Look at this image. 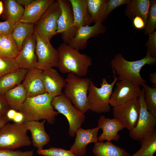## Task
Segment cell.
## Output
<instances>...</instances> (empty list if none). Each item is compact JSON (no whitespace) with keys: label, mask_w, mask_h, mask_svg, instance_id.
Wrapping results in <instances>:
<instances>
[{"label":"cell","mask_w":156,"mask_h":156,"mask_svg":"<svg viewBox=\"0 0 156 156\" xmlns=\"http://www.w3.org/2000/svg\"><path fill=\"white\" fill-rule=\"evenodd\" d=\"M57 50L59 54L57 68L61 73H72L81 77L87 75L88 68L92 64L91 57L80 53L64 42Z\"/></svg>","instance_id":"obj_1"},{"label":"cell","mask_w":156,"mask_h":156,"mask_svg":"<svg viewBox=\"0 0 156 156\" xmlns=\"http://www.w3.org/2000/svg\"><path fill=\"white\" fill-rule=\"evenodd\" d=\"M53 97L45 93L36 96L27 98L21 107L24 122L45 120L51 124L55 123L59 113L55 111L51 104Z\"/></svg>","instance_id":"obj_2"},{"label":"cell","mask_w":156,"mask_h":156,"mask_svg":"<svg viewBox=\"0 0 156 156\" xmlns=\"http://www.w3.org/2000/svg\"><path fill=\"white\" fill-rule=\"evenodd\" d=\"M156 62V58L146 54L144 57L138 60L129 61L122 55H115L111 61L112 70L118 75V80L127 79L140 86L146 83V81L141 76L140 71L145 65H153Z\"/></svg>","instance_id":"obj_3"},{"label":"cell","mask_w":156,"mask_h":156,"mask_svg":"<svg viewBox=\"0 0 156 156\" xmlns=\"http://www.w3.org/2000/svg\"><path fill=\"white\" fill-rule=\"evenodd\" d=\"M64 94L73 105L84 114L89 109L88 92L91 80L69 73L65 79Z\"/></svg>","instance_id":"obj_4"},{"label":"cell","mask_w":156,"mask_h":156,"mask_svg":"<svg viewBox=\"0 0 156 156\" xmlns=\"http://www.w3.org/2000/svg\"><path fill=\"white\" fill-rule=\"evenodd\" d=\"M114 79L111 83H109L105 78L102 79L100 87L98 88L91 81L88 89V100L89 109L98 114L105 113L109 112L111 106L110 98L113 89L118 77L116 75L114 71L112 70Z\"/></svg>","instance_id":"obj_5"},{"label":"cell","mask_w":156,"mask_h":156,"mask_svg":"<svg viewBox=\"0 0 156 156\" xmlns=\"http://www.w3.org/2000/svg\"><path fill=\"white\" fill-rule=\"evenodd\" d=\"M28 131L24 123L5 124L0 127V149L14 150L30 145Z\"/></svg>","instance_id":"obj_6"},{"label":"cell","mask_w":156,"mask_h":156,"mask_svg":"<svg viewBox=\"0 0 156 156\" xmlns=\"http://www.w3.org/2000/svg\"><path fill=\"white\" fill-rule=\"evenodd\" d=\"M51 104L54 109L67 118L69 125V135L71 137L75 136L77 130L85 120L84 114L76 109L63 93L53 97Z\"/></svg>","instance_id":"obj_7"},{"label":"cell","mask_w":156,"mask_h":156,"mask_svg":"<svg viewBox=\"0 0 156 156\" xmlns=\"http://www.w3.org/2000/svg\"><path fill=\"white\" fill-rule=\"evenodd\" d=\"M138 98L140 105L139 118L135 127L129 131V135L131 138L140 142L149 138L156 131V116L148 110L144 100L143 90Z\"/></svg>","instance_id":"obj_8"},{"label":"cell","mask_w":156,"mask_h":156,"mask_svg":"<svg viewBox=\"0 0 156 156\" xmlns=\"http://www.w3.org/2000/svg\"><path fill=\"white\" fill-rule=\"evenodd\" d=\"M34 33L36 39V54L38 60L36 68L43 70L53 67H57L59 54L57 49L52 46L50 40L36 32Z\"/></svg>","instance_id":"obj_9"},{"label":"cell","mask_w":156,"mask_h":156,"mask_svg":"<svg viewBox=\"0 0 156 156\" xmlns=\"http://www.w3.org/2000/svg\"><path fill=\"white\" fill-rule=\"evenodd\" d=\"M61 13L59 3L55 1L34 25V32L50 40L57 34V22Z\"/></svg>","instance_id":"obj_10"},{"label":"cell","mask_w":156,"mask_h":156,"mask_svg":"<svg viewBox=\"0 0 156 156\" xmlns=\"http://www.w3.org/2000/svg\"><path fill=\"white\" fill-rule=\"evenodd\" d=\"M61 13L57 22V34H61L64 42L67 43L74 36L78 28L74 25L72 8L69 0H57Z\"/></svg>","instance_id":"obj_11"},{"label":"cell","mask_w":156,"mask_h":156,"mask_svg":"<svg viewBox=\"0 0 156 156\" xmlns=\"http://www.w3.org/2000/svg\"><path fill=\"white\" fill-rule=\"evenodd\" d=\"M140 105L138 98L121 105L113 107L114 118L129 131L136 126L139 119Z\"/></svg>","instance_id":"obj_12"},{"label":"cell","mask_w":156,"mask_h":156,"mask_svg":"<svg viewBox=\"0 0 156 156\" xmlns=\"http://www.w3.org/2000/svg\"><path fill=\"white\" fill-rule=\"evenodd\" d=\"M110 98V104L114 107L124 104L142 93L140 86L130 81L123 79L116 82Z\"/></svg>","instance_id":"obj_13"},{"label":"cell","mask_w":156,"mask_h":156,"mask_svg":"<svg viewBox=\"0 0 156 156\" xmlns=\"http://www.w3.org/2000/svg\"><path fill=\"white\" fill-rule=\"evenodd\" d=\"M36 47V39L34 32L26 38L22 48L15 58L19 68L29 70L36 68L38 60Z\"/></svg>","instance_id":"obj_14"},{"label":"cell","mask_w":156,"mask_h":156,"mask_svg":"<svg viewBox=\"0 0 156 156\" xmlns=\"http://www.w3.org/2000/svg\"><path fill=\"white\" fill-rule=\"evenodd\" d=\"M106 27L101 23L96 22L92 26L87 25L78 28L73 38L67 44L73 48L79 51L85 49L87 41L90 38L103 34Z\"/></svg>","instance_id":"obj_15"},{"label":"cell","mask_w":156,"mask_h":156,"mask_svg":"<svg viewBox=\"0 0 156 156\" xmlns=\"http://www.w3.org/2000/svg\"><path fill=\"white\" fill-rule=\"evenodd\" d=\"M99 128L84 129L81 127L77 130L74 144L71 147L70 150L76 156H84L86 154V147L92 143L97 142L98 133Z\"/></svg>","instance_id":"obj_16"},{"label":"cell","mask_w":156,"mask_h":156,"mask_svg":"<svg viewBox=\"0 0 156 156\" xmlns=\"http://www.w3.org/2000/svg\"><path fill=\"white\" fill-rule=\"evenodd\" d=\"M42 78L45 93L54 97L61 94L66 80L53 68L42 71Z\"/></svg>","instance_id":"obj_17"},{"label":"cell","mask_w":156,"mask_h":156,"mask_svg":"<svg viewBox=\"0 0 156 156\" xmlns=\"http://www.w3.org/2000/svg\"><path fill=\"white\" fill-rule=\"evenodd\" d=\"M42 71L36 68L28 70L21 84L25 90L27 98L45 93L42 78Z\"/></svg>","instance_id":"obj_18"},{"label":"cell","mask_w":156,"mask_h":156,"mask_svg":"<svg viewBox=\"0 0 156 156\" xmlns=\"http://www.w3.org/2000/svg\"><path fill=\"white\" fill-rule=\"evenodd\" d=\"M98 127L103 131L102 133L98 137L99 142H103L105 140L109 141L114 140L118 141L120 138L118 132L125 128L123 125L115 118L110 119L106 118L103 115L99 117Z\"/></svg>","instance_id":"obj_19"},{"label":"cell","mask_w":156,"mask_h":156,"mask_svg":"<svg viewBox=\"0 0 156 156\" xmlns=\"http://www.w3.org/2000/svg\"><path fill=\"white\" fill-rule=\"evenodd\" d=\"M54 0H33L25 7L23 15L18 22L35 24L38 21Z\"/></svg>","instance_id":"obj_20"},{"label":"cell","mask_w":156,"mask_h":156,"mask_svg":"<svg viewBox=\"0 0 156 156\" xmlns=\"http://www.w3.org/2000/svg\"><path fill=\"white\" fill-rule=\"evenodd\" d=\"M46 121L45 120H43L41 122L30 121L24 122L27 129L31 133L33 145L38 149H42L50 141V136L44 129Z\"/></svg>","instance_id":"obj_21"},{"label":"cell","mask_w":156,"mask_h":156,"mask_svg":"<svg viewBox=\"0 0 156 156\" xmlns=\"http://www.w3.org/2000/svg\"><path fill=\"white\" fill-rule=\"evenodd\" d=\"M71 5L74 25L78 28L92 22L87 8V0H69Z\"/></svg>","instance_id":"obj_22"},{"label":"cell","mask_w":156,"mask_h":156,"mask_svg":"<svg viewBox=\"0 0 156 156\" xmlns=\"http://www.w3.org/2000/svg\"><path fill=\"white\" fill-rule=\"evenodd\" d=\"M28 70L18 68L0 77V94L4 95L9 90L21 83Z\"/></svg>","instance_id":"obj_23"},{"label":"cell","mask_w":156,"mask_h":156,"mask_svg":"<svg viewBox=\"0 0 156 156\" xmlns=\"http://www.w3.org/2000/svg\"><path fill=\"white\" fill-rule=\"evenodd\" d=\"M4 95L10 108L19 112L27 98L21 83L8 91Z\"/></svg>","instance_id":"obj_24"},{"label":"cell","mask_w":156,"mask_h":156,"mask_svg":"<svg viewBox=\"0 0 156 156\" xmlns=\"http://www.w3.org/2000/svg\"><path fill=\"white\" fill-rule=\"evenodd\" d=\"M92 151L96 156H130L125 149L109 141L98 142L94 144Z\"/></svg>","instance_id":"obj_25"},{"label":"cell","mask_w":156,"mask_h":156,"mask_svg":"<svg viewBox=\"0 0 156 156\" xmlns=\"http://www.w3.org/2000/svg\"><path fill=\"white\" fill-rule=\"evenodd\" d=\"M150 4L151 1L149 0H131L127 4L126 13L130 17L133 18L135 16L141 17L146 25Z\"/></svg>","instance_id":"obj_26"},{"label":"cell","mask_w":156,"mask_h":156,"mask_svg":"<svg viewBox=\"0 0 156 156\" xmlns=\"http://www.w3.org/2000/svg\"><path fill=\"white\" fill-rule=\"evenodd\" d=\"M3 1L4 10L2 15L3 18L5 20H10L15 24L18 22L23 15L24 8L16 0H5Z\"/></svg>","instance_id":"obj_27"},{"label":"cell","mask_w":156,"mask_h":156,"mask_svg":"<svg viewBox=\"0 0 156 156\" xmlns=\"http://www.w3.org/2000/svg\"><path fill=\"white\" fill-rule=\"evenodd\" d=\"M34 32V25L31 23L19 22L16 23L11 35L16 42L19 51L27 37Z\"/></svg>","instance_id":"obj_28"},{"label":"cell","mask_w":156,"mask_h":156,"mask_svg":"<svg viewBox=\"0 0 156 156\" xmlns=\"http://www.w3.org/2000/svg\"><path fill=\"white\" fill-rule=\"evenodd\" d=\"M17 45L11 35H0V56L15 59L18 53Z\"/></svg>","instance_id":"obj_29"},{"label":"cell","mask_w":156,"mask_h":156,"mask_svg":"<svg viewBox=\"0 0 156 156\" xmlns=\"http://www.w3.org/2000/svg\"><path fill=\"white\" fill-rule=\"evenodd\" d=\"M88 11L92 22L101 23L105 18L107 0H87Z\"/></svg>","instance_id":"obj_30"},{"label":"cell","mask_w":156,"mask_h":156,"mask_svg":"<svg viewBox=\"0 0 156 156\" xmlns=\"http://www.w3.org/2000/svg\"><path fill=\"white\" fill-rule=\"evenodd\" d=\"M140 143V148L132 156H154L156 151V131Z\"/></svg>","instance_id":"obj_31"},{"label":"cell","mask_w":156,"mask_h":156,"mask_svg":"<svg viewBox=\"0 0 156 156\" xmlns=\"http://www.w3.org/2000/svg\"><path fill=\"white\" fill-rule=\"evenodd\" d=\"M144 99L148 110L156 116V88L145 83L142 86Z\"/></svg>","instance_id":"obj_32"},{"label":"cell","mask_w":156,"mask_h":156,"mask_svg":"<svg viewBox=\"0 0 156 156\" xmlns=\"http://www.w3.org/2000/svg\"><path fill=\"white\" fill-rule=\"evenodd\" d=\"M156 28V1L151 0L145 27L146 32L149 34L154 31Z\"/></svg>","instance_id":"obj_33"},{"label":"cell","mask_w":156,"mask_h":156,"mask_svg":"<svg viewBox=\"0 0 156 156\" xmlns=\"http://www.w3.org/2000/svg\"><path fill=\"white\" fill-rule=\"evenodd\" d=\"M18 68L15 59L0 56V77Z\"/></svg>","instance_id":"obj_34"},{"label":"cell","mask_w":156,"mask_h":156,"mask_svg":"<svg viewBox=\"0 0 156 156\" xmlns=\"http://www.w3.org/2000/svg\"><path fill=\"white\" fill-rule=\"evenodd\" d=\"M39 155L44 156H76L70 150L57 147H50L47 149H38Z\"/></svg>","instance_id":"obj_35"},{"label":"cell","mask_w":156,"mask_h":156,"mask_svg":"<svg viewBox=\"0 0 156 156\" xmlns=\"http://www.w3.org/2000/svg\"><path fill=\"white\" fill-rule=\"evenodd\" d=\"M146 54L151 57L156 58V31H154L149 34V38L147 42Z\"/></svg>","instance_id":"obj_36"},{"label":"cell","mask_w":156,"mask_h":156,"mask_svg":"<svg viewBox=\"0 0 156 156\" xmlns=\"http://www.w3.org/2000/svg\"><path fill=\"white\" fill-rule=\"evenodd\" d=\"M130 0H107L105 12V18L111 12L118 7L123 4H128Z\"/></svg>","instance_id":"obj_37"},{"label":"cell","mask_w":156,"mask_h":156,"mask_svg":"<svg viewBox=\"0 0 156 156\" xmlns=\"http://www.w3.org/2000/svg\"><path fill=\"white\" fill-rule=\"evenodd\" d=\"M34 154L33 150L23 151L0 149V156H33Z\"/></svg>","instance_id":"obj_38"},{"label":"cell","mask_w":156,"mask_h":156,"mask_svg":"<svg viewBox=\"0 0 156 156\" xmlns=\"http://www.w3.org/2000/svg\"><path fill=\"white\" fill-rule=\"evenodd\" d=\"M15 24L9 20L0 22V35H11Z\"/></svg>","instance_id":"obj_39"},{"label":"cell","mask_w":156,"mask_h":156,"mask_svg":"<svg viewBox=\"0 0 156 156\" xmlns=\"http://www.w3.org/2000/svg\"><path fill=\"white\" fill-rule=\"evenodd\" d=\"M10 108L4 95L0 94V115H5Z\"/></svg>","instance_id":"obj_40"},{"label":"cell","mask_w":156,"mask_h":156,"mask_svg":"<svg viewBox=\"0 0 156 156\" xmlns=\"http://www.w3.org/2000/svg\"><path fill=\"white\" fill-rule=\"evenodd\" d=\"M133 23L134 27L138 29H141L145 28L146 24L143 19L141 17L135 16L133 19Z\"/></svg>","instance_id":"obj_41"},{"label":"cell","mask_w":156,"mask_h":156,"mask_svg":"<svg viewBox=\"0 0 156 156\" xmlns=\"http://www.w3.org/2000/svg\"><path fill=\"white\" fill-rule=\"evenodd\" d=\"M12 121L15 123H24V116L21 112L19 111H17Z\"/></svg>","instance_id":"obj_42"},{"label":"cell","mask_w":156,"mask_h":156,"mask_svg":"<svg viewBox=\"0 0 156 156\" xmlns=\"http://www.w3.org/2000/svg\"><path fill=\"white\" fill-rule=\"evenodd\" d=\"M17 111L11 108L8 110L5 116L9 121L13 120Z\"/></svg>","instance_id":"obj_43"},{"label":"cell","mask_w":156,"mask_h":156,"mask_svg":"<svg viewBox=\"0 0 156 156\" xmlns=\"http://www.w3.org/2000/svg\"><path fill=\"white\" fill-rule=\"evenodd\" d=\"M150 79L153 85L152 87L156 88V72L151 73L150 74Z\"/></svg>","instance_id":"obj_44"},{"label":"cell","mask_w":156,"mask_h":156,"mask_svg":"<svg viewBox=\"0 0 156 156\" xmlns=\"http://www.w3.org/2000/svg\"><path fill=\"white\" fill-rule=\"evenodd\" d=\"M16 1L21 5L24 6L25 7L30 4L33 0H16Z\"/></svg>","instance_id":"obj_45"},{"label":"cell","mask_w":156,"mask_h":156,"mask_svg":"<svg viewBox=\"0 0 156 156\" xmlns=\"http://www.w3.org/2000/svg\"><path fill=\"white\" fill-rule=\"evenodd\" d=\"M9 122L5 115H0V127Z\"/></svg>","instance_id":"obj_46"},{"label":"cell","mask_w":156,"mask_h":156,"mask_svg":"<svg viewBox=\"0 0 156 156\" xmlns=\"http://www.w3.org/2000/svg\"><path fill=\"white\" fill-rule=\"evenodd\" d=\"M4 10V5L3 2L0 1V16L2 15Z\"/></svg>","instance_id":"obj_47"}]
</instances>
